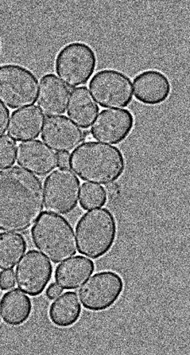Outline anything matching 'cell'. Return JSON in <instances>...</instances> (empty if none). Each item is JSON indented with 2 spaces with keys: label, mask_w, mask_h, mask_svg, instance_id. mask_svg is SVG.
I'll return each mask as SVG.
<instances>
[{
  "label": "cell",
  "mask_w": 190,
  "mask_h": 355,
  "mask_svg": "<svg viewBox=\"0 0 190 355\" xmlns=\"http://www.w3.org/2000/svg\"><path fill=\"white\" fill-rule=\"evenodd\" d=\"M32 300L20 288L7 292L0 302V313L6 324L21 326L32 313Z\"/></svg>",
  "instance_id": "obj_19"
},
{
  "label": "cell",
  "mask_w": 190,
  "mask_h": 355,
  "mask_svg": "<svg viewBox=\"0 0 190 355\" xmlns=\"http://www.w3.org/2000/svg\"><path fill=\"white\" fill-rule=\"evenodd\" d=\"M38 92V107L44 115L56 116L64 114L71 92L63 81L53 73H49L42 78Z\"/></svg>",
  "instance_id": "obj_15"
},
{
  "label": "cell",
  "mask_w": 190,
  "mask_h": 355,
  "mask_svg": "<svg viewBox=\"0 0 190 355\" xmlns=\"http://www.w3.org/2000/svg\"><path fill=\"white\" fill-rule=\"evenodd\" d=\"M81 314V305L78 295L75 292H66L54 300L49 310V318L54 325L69 327L78 321Z\"/></svg>",
  "instance_id": "obj_20"
},
{
  "label": "cell",
  "mask_w": 190,
  "mask_h": 355,
  "mask_svg": "<svg viewBox=\"0 0 190 355\" xmlns=\"http://www.w3.org/2000/svg\"><path fill=\"white\" fill-rule=\"evenodd\" d=\"M80 182L69 168L53 171L44 182V205L46 211L67 214L78 205Z\"/></svg>",
  "instance_id": "obj_7"
},
{
  "label": "cell",
  "mask_w": 190,
  "mask_h": 355,
  "mask_svg": "<svg viewBox=\"0 0 190 355\" xmlns=\"http://www.w3.org/2000/svg\"><path fill=\"white\" fill-rule=\"evenodd\" d=\"M35 247L54 263H60L75 256L76 239L73 227L60 214H42L32 229Z\"/></svg>",
  "instance_id": "obj_3"
},
{
  "label": "cell",
  "mask_w": 190,
  "mask_h": 355,
  "mask_svg": "<svg viewBox=\"0 0 190 355\" xmlns=\"http://www.w3.org/2000/svg\"><path fill=\"white\" fill-rule=\"evenodd\" d=\"M95 51L84 42H71L62 49L55 60L57 75L68 87L87 84L96 67Z\"/></svg>",
  "instance_id": "obj_6"
},
{
  "label": "cell",
  "mask_w": 190,
  "mask_h": 355,
  "mask_svg": "<svg viewBox=\"0 0 190 355\" xmlns=\"http://www.w3.org/2000/svg\"><path fill=\"white\" fill-rule=\"evenodd\" d=\"M125 283L114 272H98L85 282L77 293L85 309L102 311L114 305L122 295Z\"/></svg>",
  "instance_id": "obj_9"
},
{
  "label": "cell",
  "mask_w": 190,
  "mask_h": 355,
  "mask_svg": "<svg viewBox=\"0 0 190 355\" xmlns=\"http://www.w3.org/2000/svg\"><path fill=\"white\" fill-rule=\"evenodd\" d=\"M37 96V78L31 70L17 64L0 66V103L17 109L33 106Z\"/></svg>",
  "instance_id": "obj_5"
},
{
  "label": "cell",
  "mask_w": 190,
  "mask_h": 355,
  "mask_svg": "<svg viewBox=\"0 0 190 355\" xmlns=\"http://www.w3.org/2000/svg\"><path fill=\"white\" fill-rule=\"evenodd\" d=\"M89 89L101 107L123 108L133 100V87L129 77L116 69H103L96 73Z\"/></svg>",
  "instance_id": "obj_8"
},
{
  "label": "cell",
  "mask_w": 190,
  "mask_h": 355,
  "mask_svg": "<svg viewBox=\"0 0 190 355\" xmlns=\"http://www.w3.org/2000/svg\"><path fill=\"white\" fill-rule=\"evenodd\" d=\"M44 208V194L40 178L21 166L0 170V231L26 232Z\"/></svg>",
  "instance_id": "obj_1"
},
{
  "label": "cell",
  "mask_w": 190,
  "mask_h": 355,
  "mask_svg": "<svg viewBox=\"0 0 190 355\" xmlns=\"http://www.w3.org/2000/svg\"><path fill=\"white\" fill-rule=\"evenodd\" d=\"M10 120V111L5 105L0 103V138L6 134Z\"/></svg>",
  "instance_id": "obj_25"
},
{
  "label": "cell",
  "mask_w": 190,
  "mask_h": 355,
  "mask_svg": "<svg viewBox=\"0 0 190 355\" xmlns=\"http://www.w3.org/2000/svg\"><path fill=\"white\" fill-rule=\"evenodd\" d=\"M69 162H71V155L69 152H60V154H58V163L60 168H69Z\"/></svg>",
  "instance_id": "obj_27"
},
{
  "label": "cell",
  "mask_w": 190,
  "mask_h": 355,
  "mask_svg": "<svg viewBox=\"0 0 190 355\" xmlns=\"http://www.w3.org/2000/svg\"><path fill=\"white\" fill-rule=\"evenodd\" d=\"M69 166L81 180L108 185L121 177L126 159L117 147L89 141L73 151Z\"/></svg>",
  "instance_id": "obj_2"
},
{
  "label": "cell",
  "mask_w": 190,
  "mask_h": 355,
  "mask_svg": "<svg viewBox=\"0 0 190 355\" xmlns=\"http://www.w3.org/2000/svg\"><path fill=\"white\" fill-rule=\"evenodd\" d=\"M107 200L106 190L102 186L85 182L81 187L80 204L85 210L102 208Z\"/></svg>",
  "instance_id": "obj_22"
},
{
  "label": "cell",
  "mask_w": 190,
  "mask_h": 355,
  "mask_svg": "<svg viewBox=\"0 0 190 355\" xmlns=\"http://www.w3.org/2000/svg\"><path fill=\"white\" fill-rule=\"evenodd\" d=\"M106 193L111 198H116L120 194V187L117 183H112L110 185L107 186Z\"/></svg>",
  "instance_id": "obj_28"
},
{
  "label": "cell",
  "mask_w": 190,
  "mask_h": 355,
  "mask_svg": "<svg viewBox=\"0 0 190 355\" xmlns=\"http://www.w3.org/2000/svg\"><path fill=\"white\" fill-rule=\"evenodd\" d=\"M135 99L148 106H157L168 100L172 85L164 73L156 69L146 70L135 77L133 81Z\"/></svg>",
  "instance_id": "obj_14"
},
{
  "label": "cell",
  "mask_w": 190,
  "mask_h": 355,
  "mask_svg": "<svg viewBox=\"0 0 190 355\" xmlns=\"http://www.w3.org/2000/svg\"><path fill=\"white\" fill-rule=\"evenodd\" d=\"M53 275V266L41 252L29 251L21 259L15 270L17 286L24 293L37 296L44 291Z\"/></svg>",
  "instance_id": "obj_10"
},
{
  "label": "cell",
  "mask_w": 190,
  "mask_h": 355,
  "mask_svg": "<svg viewBox=\"0 0 190 355\" xmlns=\"http://www.w3.org/2000/svg\"><path fill=\"white\" fill-rule=\"evenodd\" d=\"M135 119L126 109H107L102 111L92 123L91 134L98 141L119 144L133 130Z\"/></svg>",
  "instance_id": "obj_11"
},
{
  "label": "cell",
  "mask_w": 190,
  "mask_h": 355,
  "mask_svg": "<svg viewBox=\"0 0 190 355\" xmlns=\"http://www.w3.org/2000/svg\"><path fill=\"white\" fill-rule=\"evenodd\" d=\"M117 236V222L107 209H94L80 218L76 228L80 254L98 259L110 251Z\"/></svg>",
  "instance_id": "obj_4"
},
{
  "label": "cell",
  "mask_w": 190,
  "mask_h": 355,
  "mask_svg": "<svg viewBox=\"0 0 190 355\" xmlns=\"http://www.w3.org/2000/svg\"><path fill=\"white\" fill-rule=\"evenodd\" d=\"M0 49H1V42H0Z\"/></svg>",
  "instance_id": "obj_29"
},
{
  "label": "cell",
  "mask_w": 190,
  "mask_h": 355,
  "mask_svg": "<svg viewBox=\"0 0 190 355\" xmlns=\"http://www.w3.org/2000/svg\"><path fill=\"white\" fill-rule=\"evenodd\" d=\"M17 143L10 136L0 138V168L14 165L17 158Z\"/></svg>",
  "instance_id": "obj_23"
},
{
  "label": "cell",
  "mask_w": 190,
  "mask_h": 355,
  "mask_svg": "<svg viewBox=\"0 0 190 355\" xmlns=\"http://www.w3.org/2000/svg\"><path fill=\"white\" fill-rule=\"evenodd\" d=\"M94 270L95 265L91 259L76 256L60 264L54 277L57 284L64 290H76L90 278Z\"/></svg>",
  "instance_id": "obj_17"
},
{
  "label": "cell",
  "mask_w": 190,
  "mask_h": 355,
  "mask_svg": "<svg viewBox=\"0 0 190 355\" xmlns=\"http://www.w3.org/2000/svg\"><path fill=\"white\" fill-rule=\"evenodd\" d=\"M26 248V241L21 234H0V270L17 266L24 256Z\"/></svg>",
  "instance_id": "obj_21"
},
{
  "label": "cell",
  "mask_w": 190,
  "mask_h": 355,
  "mask_svg": "<svg viewBox=\"0 0 190 355\" xmlns=\"http://www.w3.org/2000/svg\"><path fill=\"white\" fill-rule=\"evenodd\" d=\"M85 135L67 116H50L42 128V139L54 150L69 152L83 144Z\"/></svg>",
  "instance_id": "obj_12"
},
{
  "label": "cell",
  "mask_w": 190,
  "mask_h": 355,
  "mask_svg": "<svg viewBox=\"0 0 190 355\" xmlns=\"http://www.w3.org/2000/svg\"><path fill=\"white\" fill-rule=\"evenodd\" d=\"M15 284V272L11 269L0 272V288L2 291H9Z\"/></svg>",
  "instance_id": "obj_24"
},
{
  "label": "cell",
  "mask_w": 190,
  "mask_h": 355,
  "mask_svg": "<svg viewBox=\"0 0 190 355\" xmlns=\"http://www.w3.org/2000/svg\"><path fill=\"white\" fill-rule=\"evenodd\" d=\"M18 165L34 175L44 177L59 166L58 154L41 140L25 141L17 150Z\"/></svg>",
  "instance_id": "obj_13"
},
{
  "label": "cell",
  "mask_w": 190,
  "mask_h": 355,
  "mask_svg": "<svg viewBox=\"0 0 190 355\" xmlns=\"http://www.w3.org/2000/svg\"><path fill=\"white\" fill-rule=\"evenodd\" d=\"M67 112L74 123L80 128H88L98 115L99 107L88 88L77 87L69 95Z\"/></svg>",
  "instance_id": "obj_18"
},
{
  "label": "cell",
  "mask_w": 190,
  "mask_h": 355,
  "mask_svg": "<svg viewBox=\"0 0 190 355\" xmlns=\"http://www.w3.org/2000/svg\"><path fill=\"white\" fill-rule=\"evenodd\" d=\"M45 116L37 106L26 107L11 115L8 134L15 141L37 139L44 128Z\"/></svg>",
  "instance_id": "obj_16"
},
{
  "label": "cell",
  "mask_w": 190,
  "mask_h": 355,
  "mask_svg": "<svg viewBox=\"0 0 190 355\" xmlns=\"http://www.w3.org/2000/svg\"><path fill=\"white\" fill-rule=\"evenodd\" d=\"M63 291L64 288H62L59 284L53 283L50 284L48 290H46V295L49 300H55L63 293Z\"/></svg>",
  "instance_id": "obj_26"
}]
</instances>
